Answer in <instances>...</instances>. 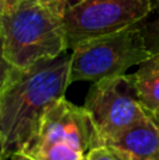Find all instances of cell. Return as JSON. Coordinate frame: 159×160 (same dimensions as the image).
Wrapping results in <instances>:
<instances>
[{
  "label": "cell",
  "mask_w": 159,
  "mask_h": 160,
  "mask_svg": "<svg viewBox=\"0 0 159 160\" xmlns=\"http://www.w3.org/2000/svg\"><path fill=\"white\" fill-rule=\"evenodd\" d=\"M70 53L42 59L17 69L0 91L3 156L24 153L35 138L44 114L65 97L69 86Z\"/></svg>",
  "instance_id": "1"
},
{
  "label": "cell",
  "mask_w": 159,
  "mask_h": 160,
  "mask_svg": "<svg viewBox=\"0 0 159 160\" xmlns=\"http://www.w3.org/2000/svg\"><path fill=\"white\" fill-rule=\"evenodd\" d=\"M70 0H17L0 17L7 59L18 69L68 51L64 11Z\"/></svg>",
  "instance_id": "2"
},
{
  "label": "cell",
  "mask_w": 159,
  "mask_h": 160,
  "mask_svg": "<svg viewBox=\"0 0 159 160\" xmlns=\"http://www.w3.org/2000/svg\"><path fill=\"white\" fill-rule=\"evenodd\" d=\"M97 146L100 141L87 111L64 97L44 114L23 155L33 160H83Z\"/></svg>",
  "instance_id": "3"
},
{
  "label": "cell",
  "mask_w": 159,
  "mask_h": 160,
  "mask_svg": "<svg viewBox=\"0 0 159 160\" xmlns=\"http://www.w3.org/2000/svg\"><path fill=\"white\" fill-rule=\"evenodd\" d=\"M149 55L134 25L85 41L70 53L69 84L75 82L95 83L110 76L126 75L130 68L140 65Z\"/></svg>",
  "instance_id": "4"
},
{
  "label": "cell",
  "mask_w": 159,
  "mask_h": 160,
  "mask_svg": "<svg viewBox=\"0 0 159 160\" xmlns=\"http://www.w3.org/2000/svg\"><path fill=\"white\" fill-rule=\"evenodd\" d=\"M152 0H70L64 11L68 49L131 27L149 13Z\"/></svg>",
  "instance_id": "5"
},
{
  "label": "cell",
  "mask_w": 159,
  "mask_h": 160,
  "mask_svg": "<svg viewBox=\"0 0 159 160\" xmlns=\"http://www.w3.org/2000/svg\"><path fill=\"white\" fill-rule=\"evenodd\" d=\"M83 107L95 125L100 145L148 115L138 100L130 75L110 76L95 82Z\"/></svg>",
  "instance_id": "6"
},
{
  "label": "cell",
  "mask_w": 159,
  "mask_h": 160,
  "mask_svg": "<svg viewBox=\"0 0 159 160\" xmlns=\"http://www.w3.org/2000/svg\"><path fill=\"white\" fill-rule=\"evenodd\" d=\"M104 145L117 149L127 160H159V122L148 114Z\"/></svg>",
  "instance_id": "7"
},
{
  "label": "cell",
  "mask_w": 159,
  "mask_h": 160,
  "mask_svg": "<svg viewBox=\"0 0 159 160\" xmlns=\"http://www.w3.org/2000/svg\"><path fill=\"white\" fill-rule=\"evenodd\" d=\"M130 78L144 110L152 117L159 114V52L144 59Z\"/></svg>",
  "instance_id": "8"
},
{
  "label": "cell",
  "mask_w": 159,
  "mask_h": 160,
  "mask_svg": "<svg viewBox=\"0 0 159 160\" xmlns=\"http://www.w3.org/2000/svg\"><path fill=\"white\" fill-rule=\"evenodd\" d=\"M134 27L140 31L144 45L149 53L159 52V0H152L149 13L135 22Z\"/></svg>",
  "instance_id": "9"
},
{
  "label": "cell",
  "mask_w": 159,
  "mask_h": 160,
  "mask_svg": "<svg viewBox=\"0 0 159 160\" xmlns=\"http://www.w3.org/2000/svg\"><path fill=\"white\" fill-rule=\"evenodd\" d=\"M18 68H16L6 56L4 49V38H3L2 30H0V91L4 88V86L10 82L13 75L17 72Z\"/></svg>",
  "instance_id": "10"
},
{
  "label": "cell",
  "mask_w": 159,
  "mask_h": 160,
  "mask_svg": "<svg viewBox=\"0 0 159 160\" xmlns=\"http://www.w3.org/2000/svg\"><path fill=\"white\" fill-rule=\"evenodd\" d=\"M87 160H127L117 149L109 145H100L89 152Z\"/></svg>",
  "instance_id": "11"
},
{
  "label": "cell",
  "mask_w": 159,
  "mask_h": 160,
  "mask_svg": "<svg viewBox=\"0 0 159 160\" xmlns=\"http://www.w3.org/2000/svg\"><path fill=\"white\" fill-rule=\"evenodd\" d=\"M6 160H33V159H30L28 156L23 155V153H16V155L10 156V158L6 159Z\"/></svg>",
  "instance_id": "12"
},
{
  "label": "cell",
  "mask_w": 159,
  "mask_h": 160,
  "mask_svg": "<svg viewBox=\"0 0 159 160\" xmlns=\"http://www.w3.org/2000/svg\"><path fill=\"white\" fill-rule=\"evenodd\" d=\"M7 7H8L7 0H0V17L3 16V13H4L6 10H7Z\"/></svg>",
  "instance_id": "13"
},
{
  "label": "cell",
  "mask_w": 159,
  "mask_h": 160,
  "mask_svg": "<svg viewBox=\"0 0 159 160\" xmlns=\"http://www.w3.org/2000/svg\"><path fill=\"white\" fill-rule=\"evenodd\" d=\"M0 156H3V143H2V136H0ZM4 158V156H3Z\"/></svg>",
  "instance_id": "14"
},
{
  "label": "cell",
  "mask_w": 159,
  "mask_h": 160,
  "mask_svg": "<svg viewBox=\"0 0 159 160\" xmlns=\"http://www.w3.org/2000/svg\"><path fill=\"white\" fill-rule=\"evenodd\" d=\"M16 2H17V0H7L8 6H11V4H13V3H16Z\"/></svg>",
  "instance_id": "15"
},
{
  "label": "cell",
  "mask_w": 159,
  "mask_h": 160,
  "mask_svg": "<svg viewBox=\"0 0 159 160\" xmlns=\"http://www.w3.org/2000/svg\"><path fill=\"white\" fill-rule=\"evenodd\" d=\"M154 118H155V119H156V121L159 122V114H156V115H154Z\"/></svg>",
  "instance_id": "16"
},
{
  "label": "cell",
  "mask_w": 159,
  "mask_h": 160,
  "mask_svg": "<svg viewBox=\"0 0 159 160\" xmlns=\"http://www.w3.org/2000/svg\"><path fill=\"white\" fill-rule=\"evenodd\" d=\"M0 160H6L4 158H3V156H0Z\"/></svg>",
  "instance_id": "17"
},
{
  "label": "cell",
  "mask_w": 159,
  "mask_h": 160,
  "mask_svg": "<svg viewBox=\"0 0 159 160\" xmlns=\"http://www.w3.org/2000/svg\"><path fill=\"white\" fill-rule=\"evenodd\" d=\"M83 160H87V158H86V159H83Z\"/></svg>",
  "instance_id": "18"
}]
</instances>
